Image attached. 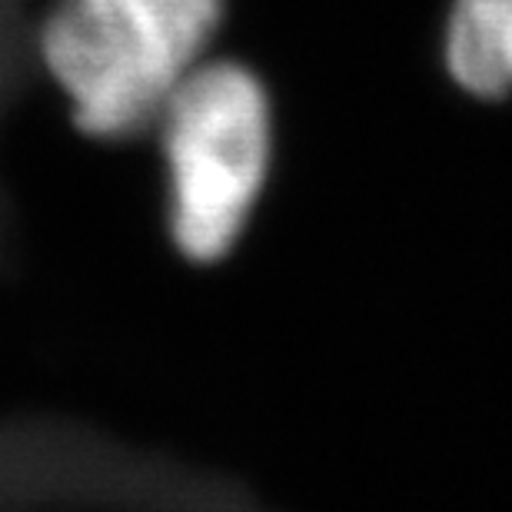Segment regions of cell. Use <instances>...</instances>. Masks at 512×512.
<instances>
[{
    "instance_id": "3",
    "label": "cell",
    "mask_w": 512,
    "mask_h": 512,
    "mask_svg": "<svg viewBox=\"0 0 512 512\" xmlns=\"http://www.w3.org/2000/svg\"><path fill=\"white\" fill-rule=\"evenodd\" d=\"M446 60L469 94H512V0H456Z\"/></svg>"
},
{
    "instance_id": "2",
    "label": "cell",
    "mask_w": 512,
    "mask_h": 512,
    "mask_svg": "<svg viewBox=\"0 0 512 512\" xmlns=\"http://www.w3.org/2000/svg\"><path fill=\"white\" fill-rule=\"evenodd\" d=\"M153 133L167 163V227L193 263L240 243L270 170V104L247 67L203 60L173 90Z\"/></svg>"
},
{
    "instance_id": "1",
    "label": "cell",
    "mask_w": 512,
    "mask_h": 512,
    "mask_svg": "<svg viewBox=\"0 0 512 512\" xmlns=\"http://www.w3.org/2000/svg\"><path fill=\"white\" fill-rule=\"evenodd\" d=\"M220 20L223 0H57L34 47L74 127L114 143L157 127Z\"/></svg>"
}]
</instances>
